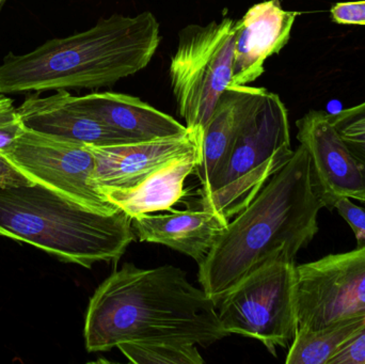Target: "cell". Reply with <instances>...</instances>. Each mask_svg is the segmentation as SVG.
Listing matches in <instances>:
<instances>
[{
    "instance_id": "6da1fadb",
    "label": "cell",
    "mask_w": 365,
    "mask_h": 364,
    "mask_svg": "<svg viewBox=\"0 0 365 364\" xmlns=\"http://www.w3.org/2000/svg\"><path fill=\"white\" fill-rule=\"evenodd\" d=\"M216 301L173 265L125 263L94 292L85 318L86 348L109 352L123 342L208 346L227 337Z\"/></svg>"
},
{
    "instance_id": "7a4b0ae2",
    "label": "cell",
    "mask_w": 365,
    "mask_h": 364,
    "mask_svg": "<svg viewBox=\"0 0 365 364\" xmlns=\"http://www.w3.org/2000/svg\"><path fill=\"white\" fill-rule=\"evenodd\" d=\"M326 207L304 145L277 171L255 198L229 222L203 262L197 279L218 303L247 276L274 260L295 261L319 232Z\"/></svg>"
},
{
    "instance_id": "3957f363",
    "label": "cell",
    "mask_w": 365,
    "mask_h": 364,
    "mask_svg": "<svg viewBox=\"0 0 365 364\" xmlns=\"http://www.w3.org/2000/svg\"><path fill=\"white\" fill-rule=\"evenodd\" d=\"M160 43L153 13L113 14L29 53H9L0 64V94L108 87L147 68Z\"/></svg>"
},
{
    "instance_id": "277c9868",
    "label": "cell",
    "mask_w": 365,
    "mask_h": 364,
    "mask_svg": "<svg viewBox=\"0 0 365 364\" xmlns=\"http://www.w3.org/2000/svg\"><path fill=\"white\" fill-rule=\"evenodd\" d=\"M0 236L91 269L98 262L119 261L136 235L132 218L121 209L92 211L32 184L0 188Z\"/></svg>"
},
{
    "instance_id": "5b68a950",
    "label": "cell",
    "mask_w": 365,
    "mask_h": 364,
    "mask_svg": "<svg viewBox=\"0 0 365 364\" xmlns=\"http://www.w3.org/2000/svg\"><path fill=\"white\" fill-rule=\"evenodd\" d=\"M293 153L287 108L278 94L266 90L238 132L225 166L202 192V207L230 222Z\"/></svg>"
},
{
    "instance_id": "8992f818",
    "label": "cell",
    "mask_w": 365,
    "mask_h": 364,
    "mask_svg": "<svg viewBox=\"0 0 365 364\" xmlns=\"http://www.w3.org/2000/svg\"><path fill=\"white\" fill-rule=\"evenodd\" d=\"M237 21L223 17L180 32L169 76L185 125L203 130L220 98L232 85Z\"/></svg>"
},
{
    "instance_id": "52a82bcc",
    "label": "cell",
    "mask_w": 365,
    "mask_h": 364,
    "mask_svg": "<svg viewBox=\"0 0 365 364\" xmlns=\"http://www.w3.org/2000/svg\"><path fill=\"white\" fill-rule=\"evenodd\" d=\"M217 310L227 335L257 340L272 355L289 348L297 331L295 261L266 263L229 291Z\"/></svg>"
},
{
    "instance_id": "ba28073f",
    "label": "cell",
    "mask_w": 365,
    "mask_h": 364,
    "mask_svg": "<svg viewBox=\"0 0 365 364\" xmlns=\"http://www.w3.org/2000/svg\"><path fill=\"white\" fill-rule=\"evenodd\" d=\"M297 331H317L365 314V248L296 266Z\"/></svg>"
},
{
    "instance_id": "9c48e42d",
    "label": "cell",
    "mask_w": 365,
    "mask_h": 364,
    "mask_svg": "<svg viewBox=\"0 0 365 364\" xmlns=\"http://www.w3.org/2000/svg\"><path fill=\"white\" fill-rule=\"evenodd\" d=\"M0 154L34 184L92 211L106 214L120 211L92 185L96 162L89 145L25 128L12 147Z\"/></svg>"
},
{
    "instance_id": "30bf717a",
    "label": "cell",
    "mask_w": 365,
    "mask_h": 364,
    "mask_svg": "<svg viewBox=\"0 0 365 364\" xmlns=\"http://www.w3.org/2000/svg\"><path fill=\"white\" fill-rule=\"evenodd\" d=\"M203 130L188 128L178 136L125 143L110 147H90L94 156L92 185L132 188L175 158L202 147Z\"/></svg>"
},
{
    "instance_id": "8fae6325",
    "label": "cell",
    "mask_w": 365,
    "mask_h": 364,
    "mask_svg": "<svg viewBox=\"0 0 365 364\" xmlns=\"http://www.w3.org/2000/svg\"><path fill=\"white\" fill-rule=\"evenodd\" d=\"M296 126L297 139L310 156L326 207L334 209V203L344 197L357 200L362 185L359 167L330 115L312 110L298 120Z\"/></svg>"
},
{
    "instance_id": "7c38bea8",
    "label": "cell",
    "mask_w": 365,
    "mask_h": 364,
    "mask_svg": "<svg viewBox=\"0 0 365 364\" xmlns=\"http://www.w3.org/2000/svg\"><path fill=\"white\" fill-rule=\"evenodd\" d=\"M26 128L89 147L132 143L113 128L77 106L74 95L66 90L49 96L38 92L26 96L17 108Z\"/></svg>"
},
{
    "instance_id": "4fadbf2b",
    "label": "cell",
    "mask_w": 365,
    "mask_h": 364,
    "mask_svg": "<svg viewBox=\"0 0 365 364\" xmlns=\"http://www.w3.org/2000/svg\"><path fill=\"white\" fill-rule=\"evenodd\" d=\"M297 15L284 10L281 0H265L247 11L237 21L232 85H249L262 76L266 60L289 42Z\"/></svg>"
},
{
    "instance_id": "5bb4252c",
    "label": "cell",
    "mask_w": 365,
    "mask_h": 364,
    "mask_svg": "<svg viewBox=\"0 0 365 364\" xmlns=\"http://www.w3.org/2000/svg\"><path fill=\"white\" fill-rule=\"evenodd\" d=\"M74 100L77 106L132 143L178 136L188 130L175 118L128 94L93 92L74 96Z\"/></svg>"
},
{
    "instance_id": "9a60e30c",
    "label": "cell",
    "mask_w": 365,
    "mask_h": 364,
    "mask_svg": "<svg viewBox=\"0 0 365 364\" xmlns=\"http://www.w3.org/2000/svg\"><path fill=\"white\" fill-rule=\"evenodd\" d=\"M264 88L230 85L203 130L202 158L195 175L206 192L225 166L238 132L265 94Z\"/></svg>"
},
{
    "instance_id": "2e32d148",
    "label": "cell",
    "mask_w": 365,
    "mask_h": 364,
    "mask_svg": "<svg viewBox=\"0 0 365 364\" xmlns=\"http://www.w3.org/2000/svg\"><path fill=\"white\" fill-rule=\"evenodd\" d=\"M227 220L214 212L173 211L164 215L143 214L133 218L135 235L139 241L160 244L203 262Z\"/></svg>"
},
{
    "instance_id": "e0dca14e",
    "label": "cell",
    "mask_w": 365,
    "mask_h": 364,
    "mask_svg": "<svg viewBox=\"0 0 365 364\" xmlns=\"http://www.w3.org/2000/svg\"><path fill=\"white\" fill-rule=\"evenodd\" d=\"M202 147L171 160L132 188L98 187L102 196L130 218L170 211L184 196L187 177L201 162Z\"/></svg>"
},
{
    "instance_id": "ac0fdd59",
    "label": "cell",
    "mask_w": 365,
    "mask_h": 364,
    "mask_svg": "<svg viewBox=\"0 0 365 364\" xmlns=\"http://www.w3.org/2000/svg\"><path fill=\"white\" fill-rule=\"evenodd\" d=\"M364 327L365 314L317 331H297L285 363L328 364Z\"/></svg>"
},
{
    "instance_id": "d6986e66",
    "label": "cell",
    "mask_w": 365,
    "mask_h": 364,
    "mask_svg": "<svg viewBox=\"0 0 365 364\" xmlns=\"http://www.w3.org/2000/svg\"><path fill=\"white\" fill-rule=\"evenodd\" d=\"M120 352L135 364H200L203 358L197 345H179L165 342H123Z\"/></svg>"
},
{
    "instance_id": "ffe728a7",
    "label": "cell",
    "mask_w": 365,
    "mask_h": 364,
    "mask_svg": "<svg viewBox=\"0 0 365 364\" xmlns=\"http://www.w3.org/2000/svg\"><path fill=\"white\" fill-rule=\"evenodd\" d=\"M25 130L12 102L0 110V153L8 151Z\"/></svg>"
},
{
    "instance_id": "44dd1931",
    "label": "cell",
    "mask_w": 365,
    "mask_h": 364,
    "mask_svg": "<svg viewBox=\"0 0 365 364\" xmlns=\"http://www.w3.org/2000/svg\"><path fill=\"white\" fill-rule=\"evenodd\" d=\"M334 209L349 224L357 241V248H365V209L351 202L349 198H340Z\"/></svg>"
},
{
    "instance_id": "7402d4cb",
    "label": "cell",
    "mask_w": 365,
    "mask_h": 364,
    "mask_svg": "<svg viewBox=\"0 0 365 364\" xmlns=\"http://www.w3.org/2000/svg\"><path fill=\"white\" fill-rule=\"evenodd\" d=\"M332 21L340 25L365 26V0L339 2L332 6Z\"/></svg>"
},
{
    "instance_id": "603a6c76",
    "label": "cell",
    "mask_w": 365,
    "mask_h": 364,
    "mask_svg": "<svg viewBox=\"0 0 365 364\" xmlns=\"http://www.w3.org/2000/svg\"><path fill=\"white\" fill-rule=\"evenodd\" d=\"M340 134L359 167L362 185L357 200L365 203V128Z\"/></svg>"
},
{
    "instance_id": "cb8c5ba5",
    "label": "cell",
    "mask_w": 365,
    "mask_h": 364,
    "mask_svg": "<svg viewBox=\"0 0 365 364\" xmlns=\"http://www.w3.org/2000/svg\"><path fill=\"white\" fill-rule=\"evenodd\" d=\"M332 124L340 132H353L365 128V102L358 106L329 115Z\"/></svg>"
},
{
    "instance_id": "d4e9b609",
    "label": "cell",
    "mask_w": 365,
    "mask_h": 364,
    "mask_svg": "<svg viewBox=\"0 0 365 364\" xmlns=\"http://www.w3.org/2000/svg\"><path fill=\"white\" fill-rule=\"evenodd\" d=\"M328 364H365V327Z\"/></svg>"
},
{
    "instance_id": "484cf974",
    "label": "cell",
    "mask_w": 365,
    "mask_h": 364,
    "mask_svg": "<svg viewBox=\"0 0 365 364\" xmlns=\"http://www.w3.org/2000/svg\"><path fill=\"white\" fill-rule=\"evenodd\" d=\"M34 184L0 154V188L16 187Z\"/></svg>"
},
{
    "instance_id": "4316f807",
    "label": "cell",
    "mask_w": 365,
    "mask_h": 364,
    "mask_svg": "<svg viewBox=\"0 0 365 364\" xmlns=\"http://www.w3.org/2000/svg\"><path fill=\"white\" fill-rule=\"evenodd\" d=\"M10 102H12L11 98H9L8 96L4 95V94H0V110Z\"/></svg>"
},
{
    "instance_id": "83f0119b",
    "label": "cell",
    "mask_w": 365,
    "mask_h": 364,
    "mask_svg": "<svg viewBox=\"0 0 365 364\" xmlns=\"http://www.w3.org/2000/svg\"><path fill=\"white\" fill-rule=\"evenodd\" d=\"M6 0H0V11H1L2 6L6 4Z\"/></svg>"
}]
</instances>
